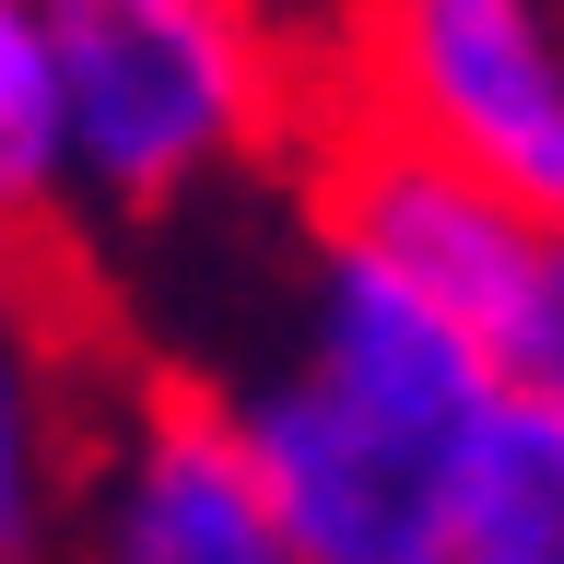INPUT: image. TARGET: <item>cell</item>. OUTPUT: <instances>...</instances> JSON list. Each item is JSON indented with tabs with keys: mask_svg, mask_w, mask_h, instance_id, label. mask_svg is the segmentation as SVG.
<instances>
[{
	"mask_svg": "<svg viewBox=\"0 0 564 564\" xmlns=\"http://www.w3.org/2000/svg\"><path fill=\"white\" fill-rule=\"evenodd\" d=\"M294 47L529 224H564V59L529 0H317Z\"/></svg>",
	"mask_w": 564,
	"mask_h": 564,
	"instance_id": "cell-2",
	"label": "cell"
},
{
	"mask_svg": "<svg viewBox=\"0 0 564 564\" xmlns=\"http://www.w3.org/2000/svg\"><path fill=\"white\" fill-rule=\"evenodd\" d=\"M236 423L306 564H458V447L470 435L377 412L329 365L271 388Z\"/></svg>",
	"mask_w": 564,
	"mask_h": 564,
	"instance_id": "cell-3",
	"label": "cell"
},
{
	"mask_svg": "<svg viewBox=\"0 0 564 564\" xmlns=\"http://www.w3.org/2000/svg\"><path fill=\"white\" fill-rule=\"evenodd\" d=\"M35 553V494H24V447H12V388H0V564Z\"/></svg>",
	"mask_w": 564,
	"mask_h": 564,
	"instance_id": "cell-8",
	"label": "cell"
},
{
	"mask_svg": "<svg viewBox=\"0 0 564 564\" xmlns=\"http://www.w3.org/2000/svg\"><path fill=\"white\" fill-rule=\"evenodd\" d=\"M458 564H564V412L482 400L458 447Z\"/></svg>",
	"mask_w": 564,
	"mask_h": 564,
	"instance_id": "cell-5",
	"label": "cell"
},
{
	"mask_svg": "<svg viewBox=\"0 0 564 564\" xmlns=\"http://www.w3.org/2000/svg\"><path fill=\"white\" fill-rule=\"evenodd\" d=\"M494 388H506V400L564 412V224H541L529 294H518V317H506V341H494Z\"/></svg>",
	"mask_w": 564,
	"mask_h": 564,
	"instance_id": "cell-7",
	"label": "cell"
},
{
	"mask_svg": "<svg viewBox=\"0 0 564 564\" xmlns=\"http://www.w3.org/2000/svg\"><path fill=\"white\" fill-rule=\"evenodd\" d=\"M83 506L106 518V564H306L259 458H247V423L224 412V388L165 365V352L141 377L118 470Z\"/></svg>",
	"mask_w": 564,
	"mask_h": 564,
	"instance_id": "cell-4",
	"label": "cell"
},
{
	"mask_svg": "<svg viewBox=\"0 0 564 564\" xmlns=\"http://www.w3.org/2000/svg\"><path fill=\"white\" fill-rule=\"evenodd\" d=\"M59 118L118 212H165L224 153H282L271 0H35Z\"/></svg>",
	"mask_w": 564,
	"mask_h": 564,
	"instance_id": "cell-1",
	"label": "cell"
},
{
	"mask_svg": "<svg viewBox=\"0 0 564 564\" xmlns=\"http://www.w3.org/2000/svg\"><path fill=\"white\" fill-rule=\"evenodd\" d=\"M59 70L35 35V0H0V212L47 200V153H59Z\"/></svg>",
	"mask_w": 564,
	"mask_h": 564,
	"instance_id": "cell-6",
	"label": "cell"
}]
</instances>
